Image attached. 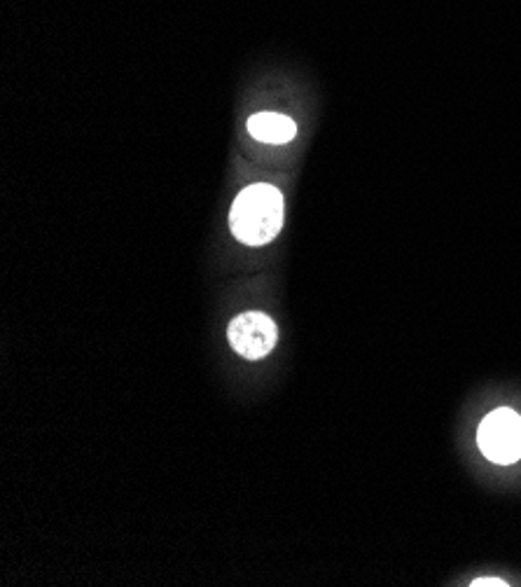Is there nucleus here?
Wrapping results in <instances>:
<instances>
[{"label": "nucleus", "instance_id": "obj_3", "mask_svg": "<svg viewBox=\"0 0 521 587\" xmlns=\"http://www.w3.org/2000/svg\"><path fill=\"white\" fill-rule=\"evenodd\" d=\"M227 340L241 359L258 361L274 351L279 342V328L267 314L246 312L229 324Z\"/></svg>", "mask_w": 521, "mask_h": 587}, {"label": "nucleus", "instance_id": "obj_5", "mask_svg": "<svg viewBox=\"0 0 521 587\" xmlns=\"http://www.w3.org/2000/svg\"><path fill=\"white\" fill-rule=\"evenodd\" d=\"M473 585H500V587H506L508 583L502 578H477Z\"/></svg>", "mask_w": 521, "mask_h": 587}, {"label": "nucleus", "instance_id": "obj_2", "mask_svg": "<svg viewBox=\"0 0 521 587\" xmlns=\"http://www.w3.org/2000/svg\"><path fill=\"white\" fill-rule=\"evenodd\" d=\"M477 445L492 463H517L521 459V416L510 408H498L486 414L479 424Z\"/></svg>", "mask_w": 521, "mask_h": 587}, {"label": "nucleus", "instance_id": "obj_4", "mask_svg": "<svg viewBox=\"0 0 521 587\" xmlns=\"http://www.w3.org/2000/svg\"><path fill=\"white\" fill-rule=\"evenodd\" d=\"M248 133L262 143H288L297 137V127L288 115L279 113H258L248 120Z\"/></svg>", "mask_w": 521, "mask_h": 587}, {"label": "nucleus", "instance_id": "obj_1", "mask_svg": "<svg viewBox=\"0 0 521 587\" xmlns=\"http://www.w3.org/2000/svg\"><path fill=\"white\" fill-rule=\"evenodd\" d=\"M229 227L234 237L248 246H264L276 239L283 227V195L269 183L246 188L234 199Z\"/></svg>", "mask_w": 521, "mask_h": 587}]
</instances>
